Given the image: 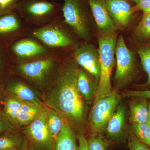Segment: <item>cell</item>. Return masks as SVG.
Instances as JSON below:
<instances>
[{
	"label": "cell",
	"mask_w": 150,
	"mask_h": 150,
	"mask_svg": "<svg viewBox=\"0 0 150 150\" xmlns=\"http://www.w3.org/2000/svg\"><path fill=\"white\" fill-rule=\"evenodd\" d=\"M79 66L73 51L67 53L56 82L50 88L45 104L59 112L67 123L77 126L83 122L86 108L77 85Z\"/></svg>",
	"instance_id": "cell-1"
},
{
	"label": "cell",
	"mask_w": 150,
	"mask_h": 150,
	"mask_svg": "<svg viewBox=\"0 0 150 150\" xmlns=\"http://www.w3.org/2000/svg\"><path fill=\"white\" fill-rule=\"evenodd\" d=\"M68 52H57L29 62L16 64L18 75L38 86H52L56 82Z\"/></svg>",
	"instance_id": "cell-2"
},
{
	"label": "cell",
	"mask_w": 150,
	"mask_h": 150,
	"mask_svg": "<svg viewBox=\"0 0 150 150\" xmlns=\"http://www.w3.org/2000/svg\"><path fill=\"white\" fill-rule=\"evenodd\" d=\"M28 35L47 48L59 52L73 51L80 42L65 22L62 15L40 27L31 28Z\"/></svg>",
	"instance_id": "cell-3"
},
{
	"label": "cell",
	"mask_w": 150,
	"mask_h": 150,
	"mask_svg": "<svg viewBox=\"0 0 150 150\" xmlns=\"http://www.w3.org/2000/svg\"><path fill=\"white\" fill-rule=\"evenodd\" d=\"M62 5L49 0H19L17 12L31 28L40 27L61 15Z\"/></svg>",
	"instance_id": "cell-4"
},
{
	"label": "cell",
	"mask_w": 150,
	"mask_h": 150,
	"mask_svg": "<svg viewBox=\"0 0 150 150\" xmlns=\"http://www.w3.org/2000/svg\"><path fill=\"white\" fill-rule=\"evenodd\" d=\"M117 38V33L98 35L100 75L94 100L110 94L112 91L110 78L115 63V48Z\"/></svg>",
	"instance_id": "cell-5"
},
{
	"label": "cell",
	"mask_w": 150,
	"mask_h": 150,
	"mask_svg": "<svg viewBox=\"0 0 150 150\" xmlns=\"http://www.w3.org/2000/svg\"><path fill=\"white\" fill-rule=\"evenodd\" d=\"M62 16L79 39L86 42L91 37L88 12L85 0H63Z\"/></svg>",
	"instance_id": "cell-6"
},
{
	"label": "cell",
	"mask_w": 150,
	"mask_h": 150,
	"mask_svg": "<svg viewBox=\"0 0 150 150\" xmlns=\"http://www.w3.org/2000/svg\"><path fill=\"white\" fill-rule=\"evenodd\" d=\"M121 96L112 91L110 94L94 100L89 117L92 134L100 135L106 130L108 123L119 104Z\"/></svg>",
	"instance_id": "cell-7"
},
{
	"label": "cell",
	"mask_w": 150,
	"mask_h": 150,
	"mask_svg": "<svg viewBox=\"0 0 150 150\" xmlns=\"http://www.w3.org/2000/svg\"><path fill=\"white\" fill-rule=\"evenodd\" d=\"M11 57L16 64L29 62L59 51L47 48L34 38L28 35L20 38L9 46Z\"/></svg>",
	"instance_id": "cell-8"
},
{
	"label": "cell",
	"mask_w": 150,
	"mask_h": 150,
	"mask_svg": "<svg viewBox=\"0 0 150 150\" xmlns=\"http://www.w3.org/2000/svg\"><path fill=\"white\" fill-rule=\"evenodd\" d=\"M116 62L115 81L121 85L130 82L136 72V55L126 46L123 34L117 38L115 48Z\"/></svg>",
	"instance_id": "cell-9"
},
{
	"label": "cell",
	"mask_w": 150,
	"mask_h": 150,
	"mask_svg": "<svg viewBox=\"0 0 150 150\" xmlns=\"http://www.w3.org/2000/svg\"><path fill=\"white\" fill-rule=\"evenodd\" d=\"M48 110L43 108L39 115L25 129V134L38 149L51 150L54 146L55 142L47 126Z\"/></svg>",
	"instance_id": "cell-10"
},
{
	"label": "cell",
	"mask_w": 150,
	"mask_h": 150,
	"mask_svg": "<svg viewBox=\"0 0 150 150\" xmlns=\"http://www.w3.org/2000/svg\"><path fill=\"white\" fill-rule=\"evenodd\" d=\"M31 28L17 11H11L0 16V38L12 43L27 36Z\"/></svg>",
	"instance_id": "cell-11"
},
{
	"label": "cell",
	"mask_w": 150,
	"mask_h": 150,
	"mask_svg": "<svg viewBox=\"0 0 150 150\" xmlns=\"http://www.w3.org/2000/svg\"><path fill=\"white\" fill-rule=\"evenodd\" d=\"M73 54L79 67L99 81L100 64L98 48L86 41L79 42L74 48Z\"/></svg>",
	"instance_id": "cell-12"
},
{
	"label": "cell",
	"mask_w": 150,
	"mask_h": 150,
	"mask_svg": "<svg viewBox=\"0 0 150 150\" xmlns=\"http://www.w3.org/2000/svg\"><path fill=\"white\" fill-rule=\"evenodd\" d=\"M96 23L98 35L117 33L118 29L108 11L105 0H87Z\"/></svg>",
	"instance_id": "cell-13"
},
{
	"label": "cell",
	"mask_w": 150,
	"mask_h": 150,
	"mask_svg": "<svg viewBox=\"0 0 150 150\" xmlns=\"http://www.w3.org/2000/svg\"><path fill=\"white\" fill-rule=\"evenodd\" d=\"M108 11L118 29L129 25L133 13L137 11L127 0H105Z\"/></svg>",
	"instance_id": "cell-14"
},
{
	"label": "cell",
	"mask_w": 150,
	"mask_h": 150,
	"mask_svg": "<svg viewBox=\"0 0 150 150\" xmlns=\"http://www.w3.org/2000/svg\"><path fill=\"white\" fill-rule=\"evenodd\" d=\"M99 81L85 70L79 67L77 73V85L79 91L89 104L95 97Z\"/></svg>",
	"instance_id": "cell-15"
},
{
	"label": "cell",
	"mask_w": 150,
	"mask_h": 150,
	"mask_svg": "<svg viewBox=\"0 0 150 150\" xmlns=\"http://www.w3.org/2000/svg\"><path fill=\"white\" fill-rule=\"evenodd\" d=\"M125 124V108L123 104H119L106 127V133L108 138L115 141L120 140L124 135Z\"/></svg>",
	"instance_id": "cell-16"
},
{
	"label": "cell",
	"mask_w": 150,
	"mask_h": 150,
	"mask_svg": "<svg viewBox=\"0 0 150 150\" xmlns=\"http://www.w3.org/2000/svg\"><path fill=\"white\" fill-rule=\"evenodd\" d=\"M130 104L129 120L131 124L146 123L148 118V99L134 97Z\"/></svg>",
	"instance_id": "cell-17"
},
{
	"label": "cell",
	"mask_w": 150,
	"mask_h": 150,
	"mask_svg": "<svg viewBox=\"0 0 150 150\" xmlns=\"http://www.w3.org/2000/svg\"><path fill=\"white\" fill-rule=\"evenodd\" d=\"M8 89L11 93L22 101H27L39 107H43L33 91L23 81L16 80L11 82L8 85Z\"/></svg>",
	"instance_id": "cell-18"
},
{
	"label": "cell",
	"mask_w": 150,
	"mask_h": 150,
	"mask_svg": "<svg viewBox=\"0 0 150 150\" xmlns=\"http://www.w3.org/2000/svg\"><path fill=\"white\" fill-rule=\"evenodd\" d=\"M54 149L55 150H79L75 134L67 121L55 140Z\"/></svg>",
	"instance_id": "cell-19"
},
{
	"label": "cell",
	"mask_w": 150,
	"mask_h": 150,
	"mask_svg": "<svg viewBox=\"0 0 150 150\" xmlns=\"http://www.w3.org/2000/svg\"><path fill=\"white\" fill-rule=\"evenodd\" d=\"M43 107L31 103L23 101L17 118V123L21 126H28L40 114Z\"/></svg>",
	"instance_id": "cell-20"
},
{
	"label": "cell",
	"mask_w": 150,
	"mask_h": 150,
	"mask_svg": "<svg viewBox=\"0 0 150 150\" xmlns=\"http://www.w3.org/2000/svg\"><path fill=\"white\" fill-rule=\"evenodd\" d=\"M66 122L62 115L53 109L48 110L47 124L48 131L52 139L55 142L56 138Z\"/></svg>",
	"instance_id": "cell-21"
},
{
	"label": "cell",
	"mask_w": 150,
	"mask_h": 150,
	"mask_svg": "<svg viewBox=\"0 0 150 150\" xmlns=\"http://www.w3.org/2000/svg\"><path fill=\"white\" fill-rule=\"evenodd\" d=\"M137 54L139 57L143 69L147 74V81L142 87L150 89V41L141 43L137 48Z\"/></svg>",
	"instance_id": "cell-22"
},
{
	"label": "cell",
	"mask_w": 150,
	"mask_h": 150,
	"mask_svg": "<svg viewBox=\"0 0 150 150\" xmlns=\"http://www.w3.org/2000/svg\"><path fill=\"white\" fill-rule=\"evenodd\" d=\"M135 37L141 43L150 40V12L143 13L139 23L134 30Z\"/></svg>",
	"instance_id": "cell-23"
},
{
	"label": "cell",
	"mask_w": 150,
	"mask_h": 150,
	"mask_svg": "<svg viewBox=\"0 0 150 150\" xmlns=\"http://www.w3.org/2000/svg\"><path fill=\"white\" fill-rule=\"evenodd\" d=\"M130 130L140 142L150 148V126L147 123L131 124Z\"/></svg>",
	"instance_id": "cell-24"
},
{
	"label": "cell",
	"mask_w": 150,
	"mask_h": 150,
	"mask_svg": "<svg viewBox=\"0 0 150 150\" xmlns=\"http://www.w3.org/2000/svg\"><path fill=\"white\" fill-rule=\"evenodd\" d=\"M23 101L17 97H10L5 104V111L12 121L17 123V118Z\"/></svg>",
	"instance_id": "cell-25"
},
{
	"label": "cell",
	"mask_w": 150,
	"mask_h": 150,
	"mask_svg": "<svg viewBox=\"0 0 150 150\" xmlns=\"http://www.w3.org/2000/svg\"><path fill=\"white\" fill-rule=\"evenodd\" d=\"M22 144V138L18 135H6L0 137V149L18 148Z\"/></svg>",
	"instance_id": "cell-26"
},
{
	"label": "cell",
	"mask_w": 150,
	"mask_h": 150,
	"mask_svg": "<svg viewBox=\"0 0 150 150\" xmlns=\"http://www.w3.org/2000/svg\"><path fill=\"white\" fill-rule=\"evenodd\" d=\"M88 145L89 150H106L108 144L100 135L91 134L88 141Z\"/></svg>",
	"instance_id": "cell-27"
},
{
	"label": "cell",
	"mask_w": 150,
	"mask_h": 150,
	"mask_svg": "<svg viewBox=\"0 0 150 150\" xmlns=\"http://www.w3.org/2000/svg\"><path fill=\"white\" fill-rule=\"evenodd\" d=\"M128 147L130 150H150V148L140 142L129 129L128 134Z\"/></svg>",
	"instance_id": "cell-28"
},
{
	"label": "cell",
	"mask_w": 150,
	"mask_h": 150,
	"mask_svg": "<svg viewBox=\"0 0 150 150\" xmlns=\"http://www.w3.org/2000/svg\"><path fill=\"white\" fill-rule=\"evenodd\" d=\"M123 97H140L150 99V89L140 91H127L123 93Z\"/></svg>",
	"instance_id": "cell-29"
},
{
	"label": "cell",
	"mask_w": 150,
	"mask_h": 150,
	"mask_svg": "<svg viewBox=\"0 0 150 150\" xmlns=\"http://www.w3.org/2000/svg\"><path fill=\"white\" fill-rule=\"evenodd\" d=\"M19 0H0V7L4 10L10 12L11 9H16Z\"/></svg>",
	"instance_id": "cell-30"
},
{
	"label": "cell",
	"mask_w": 150,
	"mask_h": 150,
	"mask_svg": "<svg viewBox=\"0 0 150 150\" xmlns=\"http://www.w3.org/2000/svg\"><path fill=\"white\" fill-rule=\"evenodd\" d=\"M134 7L137 11H142L143 13H149L150 0H139Z\"/></svg>",
	"instance_id": "cell-31"
},
{
	"label": "cell",
	"mask_w": 150,
	"mask_h": 150,
	"mask_svg": "<svg viewBox=\"0 0 150 150\" xmlns=\"http://www.w3.org/2000/svg\"><path fill=\"white\" fill-rule=\"evenodd\" d=\"M79 141V150H89L88 141L84 134H79L78 136Z\"/></svg>",
	"instance_id": "cell-32"
},
{
	"label": "cell",
	"mask_w": 150,
	"mask_h": 150,
	"mask_svg": "<svg viewBox=\"0 0 150 150\" xmlns=\"http://www.w3.org/2000/svg\"><path fill=\"white\" fill-rule=\"evenodd\" d=\"M6 129L7 126L6 123L4 121L0 120V134L6 131Z\"/></svg>",
	"instance_id": "cell-33"
},
{
	"label": "cell",
	"mask_w": 150,
	"mask_h": 150,
	"mask_svg": "<svg viewBox=\"0 0 150 150\" xmlns=\"http://www.w3.org/2000/svg\"><path fill=\"white\" fill-rule=\"evenodd\" d=\"M148 109H149V112H148V118L147 123L150 126V100L149 101L148 104Z\"/></svg>",
	"instance_id": "cell-34"
},
{
	"label": "cell",
	"mask_w": 150,
	"mask_h": 150,
	"mask_svg": "<svg viewBox=\"0 0 150 150\" xmlns=\"http://www.w3.org/2000/svg\"><path fill=\"white\" fill-rule=\"evenodd\" d=\"M2 53H2V52L0 51V66L1 65L2 63L3 62V60H4L3 58H4V54H3Z\"/></svg>",
	"instance_id": "cell-35"
},
{
	"label": "cell",
	"mask_w": 150,
	"mask_h": 150,
	"mask_svg": "<svg viewBox=\"0 0 150 150\" xmlns=\"http://www.w3.org/2000/svg\"><path fill=\"white\" fill-rule=\"evenodd\" d=\"M8 13L9 12H8L4 10H3V9L0 7V16L2 15L3 14H4Z\"/></svg>",
	"instance_id": "cell-36"
},
{
	"label": "cell",
	"mask_w": 150,
	"mask_h": 150,
	"mask_svg": "<svg viewBox=\"0 0 150 150\" xmlns=\"http://www.w3.org/2000/svg\"><path fill=\"white\" fill-rule=\"evenodd\" d=\"M0 150H19L18 148H9V149H0Z\"/></svg>",
	"instance_id": "cell-37"
},
{
	"label": "cell",
	"mask_w": 150,
	"mask_h": 150,
	"mask_svg": "<svg viewBox=\"0 0 150 150\" xmlns=\"http://www.w3.org/2000/svg\"><path fill=\"white\" fill-rule=\"evenodd\" d=\"M24 150H35L33 148L30 146H27L25 148Z\"/></svg>",
	"instance_id": "cell-38"
},
{
	"label": "cell",
	"mask_w": 150,
	"mask_h": 150,
	"mask_svg": "<svg viewBox=\"0 0 150 150\" xmlns=\"http://www.w3.org/2000/svg\"><path fill=\"white\" fill-rule=\"evenodd\" d=\"M132 1L134 2V3H135V4H137V3L138 2L139 0H131Z\"/></svg>",
	"instance_id": "cell-39"
}]
</instances>
